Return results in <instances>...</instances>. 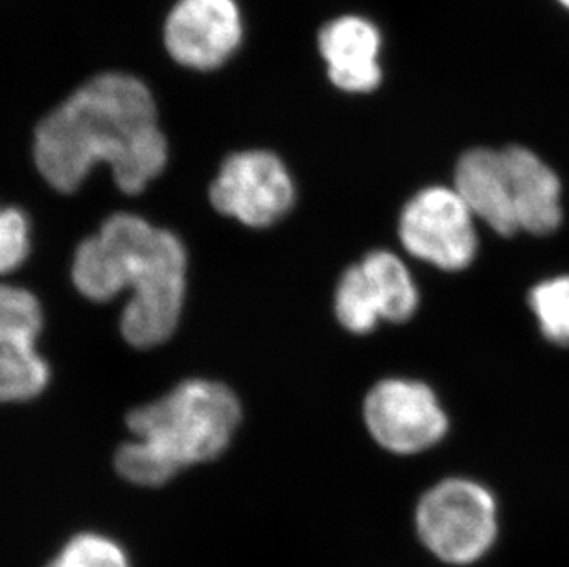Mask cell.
Returning a JSON list of instances; mask_svg holds the SVG:
<instances>
[{"instance_id":"cell-1","label":"cell","mask_w":569,"mask_h":567,"mask_svg":"<svg viewBox=\"0 0 569 567\" xmlns=\"http://www.w3.org/2000/svg\"><path fill=\"white\" fill-rule=\"evenodd\" d=\"M33 159L60 192H74L98 162L126 193H139L168 161L156 100L133 76H97L39 123Z\"/></svg>"},{"instance_id":"cell-2","label":"cell","mask_w":569,"mask_h":567,"mask_svg":"<svg viewBox=\"0 0 569 567\" xmlns=\"http://www.w3.org/2000/svg\"><path fill=\"white\" fill-rule=\"evenodd\" d=\"M76 288L106 302L131 291L120 330L131 347L161 345L178 328L187 289V251L178 236L133 215H114L76 251Z\"/></svg>"},{"instance_id":"cell-3","label":"cell","mask_w":569,"mask_h":567,"mask_svg":"<svg viewBox=\"0 0 569 567\" xmlns=\"http://www.w3.org/2000/svg\"><path fill=\"white\" fill-rule=\"evenodd\" d=\"M242 409L231 389L189 380L161 400L128 415L134 440L114 457L120 476L139 487H161L187 466L209 462L231 445Z\"/></svg>"},{"instance_id":"cell-4","label":"cell","mask_w":569,"mask_h":567,"mask_svg":"<svg viewBox=\"0 0 569 567\" xmlns=\"http://www.w3.org/2000/svg\"><path fill=\"white\" fill-rule=\"evenodd\" d=\"M417 530L442 563H476L498 536L495 496L470 479H446L420 499Z\"/></svg>"},{"instance_id":"cell-5","label":"cell","mask_w":569,"mask_h":567,"mask_svg":"<svg viewBox=\"0 0 569 567\" xmlns=\"http://www.w3.org/2000/svg\"><path fill=\"white\" fill-rule=\"evenodd\" d=\"M408 252L446 271H461L478 251L473 215L456 188L431 187L417 193L400 218Z\"/></svg>"},{"instance_id":"cell-6","label":"cell","mask_w":569,"mask_h":567,"mask_svg":"<svg viewBox=\"0 0 569 567\" xmlns=\"http://www.w3.org/2000/svg\"><path fill=\"white\" fill-rule=\"evenodd\" d=\"M210 201L218 212L243 226L269 227L290 212L296 187L279 157L269 151H242L223 162L210 187Z\"/></svg>"},{"instance_id":"cell-7","label":"cell","mask_w":569,"mask_h":567,"mask_svg":"<svg viewBox=\"0 0 569 567\" xmlns=\"http://www.w3.org/2000/svg\"><path fill=\"white\" fill-rule=\"evenodd\" d=\"M366 424L381 448L400 455L428 450L448 431L433 391L411 380L378 384L366 400Z\"/></svg>"},{"instance_id":"cell-8","label":"cell","mask_w":569,"mask_h":567,"mask_svg":"<svg viewBox=\"0 0 569 567\" xmlns=\"http://www.w3.org/2000/svg\"><path fill=\"white\" fill-rule=\"evenodd\" d=\"M43 311L27 289L0 284V404L38 397L49 384V365L36 350Z\"/></svg>"},{"instance_id":"cell-9","label":"cell","mask_w":569,"mask_h":567,"mask_svg":"<svg viewBox=\"0 0 569 567\" xmlns=\"http://www.w3.org/2000/svg\"><path fill=\"white\" fill-rule=\"evenodd\" d=\"M242 39L234 0H179L164 27V43L178 63L210 70L226 63Z\"/></svg>"},{"instance_id":"cell-10","label":"cell","mask_w":569,"mask_h":567,"mask_svg":"<svg viewBox=\"0 0 569 567\" xmlns=\"http://www.w3.org/2000/svg\"><path fill=\"white\" fill-rule=\"evenodd\" d=\"M378 28L361 17H341L319 33V49L333 86L347 92H371L380 86Z\"/></svg>"},{"instance_id":"cell-11","label":"cell","mask_w":569,"mask_h":567,"mask_svg":"<svg viewBox=\"0 0 569 567\" xmlns=\"http://www.w3.org/2000/svg\"><path fill=\"white\" fill-rule=\"evenodd\" d=\"M456 192L473 218L483 220L498 235L512 236L520 230L503 151H467L457 165Z\"/></svg>"},{"instance_id":"cell-12","label":"cell","mask_w":569,"mask_h":567,"mask_svg":"<svg viewBox=\"0 0 569 567\" xmlns=\"http://www.w3.org/2000/svg\"><path fill=\"white\" fill-rule=\"evenodd\" d=\"M501 151L509 170L518 227L532 235L553 232L562 221L559 177L531 150L510 146Z\"/></svg>"},{"instance_id":"cell-13","label":"cell","mask_w":569,"mask_h":567,"mask_svg":"<svg viewBox=\"0 0 569 567\" xmlns=\"http://www.w3.org/2000/svg\"><path fill=\"white\" fill-rule=\"evenodd\" d=\"M360 268L377 300L381 319L408 321L419 305V291L402 260L392 252L375 251L367 255Z\"/></svg>"},{"instance_id":"cell-14","label":"cell","mask_w":569,"mask_h":567,"mask_svg":"<svg viewBox=\"0 0 569 567\" xmlns=\"http://www.w3.org/2000/svg\"><path fill=\"white\" fill-rule=\"evenodd\" d=\"M336 314L341 325L355 334L371 332L380 321V310L360 263L343 275L336 294Z\"/></svg>"},{"instance_id":"cell-15","label":"cell","mask_w":569,"mask_h":567,"mask_svg":"<svg viewBox=\"0 0 569 567\" xmlns=\"http://www.w3.org/2000/svg\"><path fill=\"white\" fill-rule=\"evenodd\" d=\"M47 567H131L119 541L100 533L72 536Z\"/></svg>"},{"instance_id":"cell-16","label":"cell","mask_w":569,"mask_h":567,"mask_svg":"<svg viewBox=\"0 0 569 567\" xmlns=\"http://www.w3.org/2000/svg\"><path fill=\"white\" fill-rule=\"evenodd\" d=\"M529 305L543 336L557 345H569V275L538 284Z\"/></svg>"},{"instance_id":"cell-17","label":"cell","mask_w":569,"mask_h":567,"mask_svg":"<svg viewBox=\"0 0 569 567\" xmlns=\"http://www.w3.org/2000/svg\"><path fill=\"white\" fill-rule=\"evenodd\" d=\"M30 227L21 210L0 207V275L16 271L28 257Z\"/></svg>"},{"instance_id":"cell-18","label":"cell","mask_w":569,"mask_h":567,"mask_svg":"<svg viewBox=\"0 0 569 567\" xmlns=\"http://www.w3.org/2000/svg\"><path fill=\"white\" fill-rule=\"evenodd\" d=\"M560 4L566 6L569 10V0H559Z\"/></svg>"}]
</instances>
